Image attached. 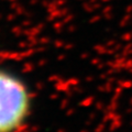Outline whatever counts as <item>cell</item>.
Segmentation results:
<instances>
[{"mask_svg":"<svg viewBox=\"0 0 132 132\" xmlns=\"http://www.w3.org/2000/svg\"><path fill=\"white\" fill-rule=\"evenodd\" d=\"M34 100L27 81L0 67V132H21L30 122Z\"/></svg>","mask_w":132,"mask_h":132,"instance_id":"1","label":"cell"}]
</instances>
